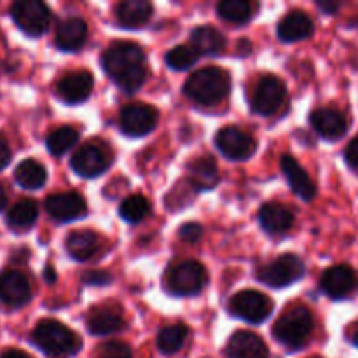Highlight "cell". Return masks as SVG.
<instances>
[{
    "label": "cell",
    "mask_w": 358,
    "mask_h": 358,
    "mask_svg": "<svg viewBox=\"0 0 358 358\" xmlns=\"http://www.w3.org/2000/svg\"><path fill=\"white\" fill-rule=\"evenodd\" d=\"M7 203V196H6V191L2 189V185H0V212L3 210V206H6Z\"/></svg>",
    "instance_id": "cell-43"
},
{
    "label": "cell",
    "mask_w": 358,
    "mask_h": 358,
    "mask_svg": "<svg viewBox=\"0 0 358 358\" xmlns=\"http://www.w3.org/2000/svg\"><path fill=\"white\" fill-rule=\"evenodd\" d=\"M31 289L27 276L16 269L0 275V303L9 308H21L30 301Z\"/></svg>",
    "instance_id": "cell-15"
},
{
    "label": "cell",
    "mask_w": 358,
    "mask_h": 358,
    "mask_svg": "<svg viewBox=\"0 0 358 358\" xmlns=\"http://www.w3.org/2000/svg\"><path fill=\"white\" fill-rule=\"evenodd\" d=\"M178 236H180V240L189 241V243H194V241H198L199 238L203 236V227L199 226L198 222H187L180 227Z\"/></svg>",
    "instance_id": "cell-36"
},
{
    "label": "cell",
    "mask_w": 358,
    "mask_h": 358,
    "mask_svg": "<svg viewBox=\"0 0 358 358\" xmlns=\"http://www.w3.org/2000/svg\"><path fill=\"white\" fill-rule=\"evenodd\" d=\"M37 217H38L37 203L31 201V199H23V201L16 203V205L7 212L6 219L10 229L24 231V229H30V227L34 226Z\"/></svg>",
    "instance_id": "cell-30"
},
{
    "label": "cell",
    "mask_w": 358,
    "mask_h": 358,
    "mask_svg": "<svg viewBox=\"0 0 358 358\" xmlns=\"http://www.w3.org/2000/svg\"><path fill=\"white\" fill-rule=\"evenodd\" d=\"M318 7H320V9L324 10V13L334 14L336 10H338L339 7H341V3H339V2H318Z\"/></svg>",
    "instance_id": "cell-40"
},
{
    "label": "cell",
    "mask_w": 358,
    "mask_h": 358,
    "mask_svg": "<svg viewBox=\"0 0 358 358\" xmlns=\"http://www.w3.org/2000/svg\"><path fill=\"white\" fill-rule=\"evenodd\" d=\"M231 91V76L219 66L199 69L185 80L184 93L189 100L198 105L212 107L226 100Z\"/></svg>",
    "instance_id": "cell-2"
},
{
    "label": "cell",
    "mask_w": 358,
    "mask_h": 358,
    "mask_svg": "<svg viewBox=\"0 0 358 358\" xmlns=\"http://www.w3.org/2000/svg\"><path fill=\"white\" fill-rule=\"evenodd\" d=\"M77 140H79V131L76 128H70V126H63V128H58L52 133H49L45 145H48L49 152L52 156H63L66 150H70L76 145Z\"/></svg>",
    "instance_id": "cell-32"
},
{
    "label": "cell",
    "mask_w": 358,
    "mask_h": 358,
    "mask_svg": "<svg viewBox=\"0 0 358 358\" xmlns=\"http://www.w3.org/2000/svg\"><path fill=\"white\" fill-rule=\"evenodd\" d=\"M282 171L287 177V180H289L290 189H292L301 199H304V201H311V199L315 198V194H317V187H315L310 175H308L306 171L303 170V166L297 163L296 157L285 154V156L282 157Z\"/></svg>",
    "instance_id": "cell-21"
},
{
    "label": "cell",
    "mask_w": 358,
    "mask_h": 358,
    "mask_svg": "<svg viewBox=\"0 0 358 358\" xmlns=\"http://www.w3.org/2000/svg\"><path fill=\"white\" fill-rule=\"evenodd\" d=\"M208 283V275L198 261H182L168 269L164 276V289L173 296H194Z\"/></svg>",
    "instance_id": "cell-5"
},
{
    "label": "cell",
    "mask_w": 358,
    "mask_h": 358,
    "mask_svg": "<svg viewBox=\"0 0 358 358\" xmlns=\"http://www.w3.org/2000/svg\"><path fill=\"white\" fill-rule=\"evenodd\" d=\"M0 358H31V357L27 355L24 352H21V350H7V352L2 353V357Z\"/></svg>",
    "instance_id": "cell-41"
},
{
    "label": "cell",
    "mask_w": 358,
    "mask_h": 358,
    "mask_svg": "<svg viewBox=\"0 0 358 358\" xmlns=\"http://www.w3.org/2000/svg\"><path fill=\"white\" fill-rule=\"evenodd\" d=\"M110 164V156L98 143H86L70 159V166L84 178H94L103 173Z\"/></svg>",
    "instance_id": "cell-12"
},
{
    "label": "cell",
    "mask_w": 358,
    "mask_h": 358,
    "mask_svg": "<svg viewBox=\"0 0 358 358\" xmlns=\"http://www.w3.org/2000/svg\"><path fill=\"white\" fill-rule=\"evenodd\" d=\"M199 55L192 45H177L166 55V65L173 70H187L194 66Z\"/></svg>",
    "instance_id": "cell-34"
},
{
    "label": "cell",
    "mask_w": 358,
    "mask_h": 358,
    "mask_svg": "<svg viewBox=\"0 0 358 358\" xmlns=\"http://www.w3.org/2000/svg\"><path fill=\"white\" fill-rule=\"evenodd\" d=\"M320 287L331 299H345L358 289V273L346 264L332 266L322 275Z\"/></svg>",
    "instance_id": "cell-13"
},
{
    "label": "cell",
    "mask_w": 358,
    "mask_h": 358,
    "mask_svg": "<svg viewBox=\"0 0 358 358\" xmlns=\"http://www.w3.org/2000/svg\"><path fill=\"white\" fill-rule=\"evenodd\" d=\"M110 282H112V276L105 271H86L83 275L84 285L103 287V285H108Z\"/></svg>",
    "instance_id": "cell-37"
},
{
    "label": "cell",
    "mask_w": 358,
    "mask_h": 358,
    "mask_svg": "<svg viewBox=\"0 0 358 358\" xmlns=\"http://www.w3.org/2000/svg\"><path fill=\"white\" fill-rule=\"evenodd\" d=\"M87 38V24L80 17H66L56 30V45L66 52H76L84 48Z\"/></svg>",
    "instance_id": "cell-20"
},
{
    "label": "cell",
    "mask_w": 358,
    "mask_h": 358,
    "mask_svg": "<svg viewBox=\"0 0 358 358\" xmlns=\"http://www.w3.org/2000/svg\"><path fill=\"white\" fill-rule=\"evenodd\" d=\"M306 273V266L301 261L297 255L285 254L280 255L269 264L262 266L257 271L259 282L266 283V285L273 287V289H282V287L292 285V283L299 282Z\"/></svg>",
    "instance_id": "cell-6"
},
{
    "label": "cell",
    "mask_w": 358,
    "mask_h": 358,
    "mask_svg": "<svg viewBox=\"0 0 358 358\" xmlns=\"http://www.w3.org/2000/svg\"><path fill=\"white\" fill-rule=\"evenodd\" d=\"M152 3L145 0H124L115 9L117 23L124 28L143 27L152 16Z\"/></svg>",
    "instance_id": "cell-24"
},
{
    "label": "cell",
    "mask_w": 358,
    "mask_h": 358,
    "mask_svg": "<svg viewBox=\"0 0 358 358\" xmlns=\"http://www.w3.org/2000/svg\"><path fill=\"white\" fill-rule=\"evenodd\" d=\"M313 332V313L306 306H294L283 311L273 327V336L285 348L297 352L308 345Z\"/></svg>",
    "instance_id": "cell-3"
},
{
    "label": "cell",
    "mask_w": 358,
    "mask_h": 358,
    "mask_svg": "<svg viewBox=\"0 0 358 358\" xmlns=\"http://www.w3.org/2000/svg\"><path fill=\"white\" fill-rule=\"evenodd\" d=\"M150 213V203L143 196H129L121 203L119 215L129 224H138Z\"/></svg>",
    "instance_id": "cell-33"
},
{
    "label": "cell",
    "mask_w": 358,
    "mask_h": 358,
    "mask_svg": "<svg viewBox=\"0 0 358 358\" xmlns=\"http://www.w3.org/2000/svg\"><path fill=\"white\" fill-rule=\"evenodd\" d=\"M14 178H16L17 185H21L23 189L35 191V189H41L45 184L48 171L35 159H24L17 164L16 171H14Z\"/></svg>",
    "instance_id": "cell-28"
},
{
    "label": "cell",
    "mask_w": 358,
    "mask_h": 358,
    "mask_svg": "<svg viewBox=\"0 0 358 358\" xmlns=\"http://www.w3.org/2000/svg\"><path fill=\"white\" fill-rule=\"evenodd\" d=\"M215 145L227 159L233 161L248 159L257 150V142L254 136L236 126H227L220 129L215 136Z\"/></svg>",
    "instance_id": "cell-11"
},
{
    "label": "cell",
    "mask_w": 358,
    "mask_h": 358,
    "mask_svg": "<svg viewBox=\"0 0 358 358\" xmlns=\"http://www.w3.org/2000/svg\"><path fill=\"white\" fill-rule=\"evenodd\" d=\"M187 336L189 329L184 324L168 325V327L161 329L159 336H157V348L164 355H175L184 348Z\"/></svg>",
    "instance_id": "cell-31"
},
{
    "label": "cell",
    "mask_w": 358,
    "mask_h": 358,
    "mask_svg": "<svg viewBox=\"0 0 358 358\" xmlns=\"http://www.w3.org/2000/svg\"><path fill=\"white\" fill-rule=\"evenodd\" d=\"M226 353L229 358H269L266 343L257 334L248 331L234 332L227 343Z\"/></svg>",
    "instance_id": "cell-19"
},
{
    "label": "cell",
    "mask_w": 358,
    "mask_h": 358,
    "mask_svg": "<svg viewBox=\"0 0 358 358\" xmlns=\"http://www.w3.org/2000/svg\"><path fill=\"white\" fill-rule=\"evenodd\" d=\"M105 73L126 93H135L142 87L147 77V58L138 44L117 41L105 49L101 56Z\"/></svg>",
    "instance_id": "cell-1"
},
{
    "label": "cell",
    "mask_w": 358,
    "mask_h": 358,
    "mask_svg": "<svg viewBox=\"0 0 358 358\" xmlns=\"http://www.w3.org/2000/svg\"><path fill=\"white\" fill-rule=\"evenodd\" d=\"M98 358H133V353L126 343L110 341L101 346Z\"/></svg>",
    "instance_id": "cell-35"
},
{
    "label": "cell",
    "mask_w": 358,
    "mask_h": 358,
    "mask_svg": "<svg viewBox=\"0 0 358 358\" xmlns=\"http://www.w3.org/2000/svg\"><path fill=\"white\" fill-rule=\"evenodd\" d=\"M287 100V87L282 79L266 76L259 80L252 96V110L259 115H273L283 107Z\"/></svg>",
    "instance_id": "cell-9"
},
{
    "label": "cell",
    "mask_w": 358,
    "mask_h": 358,
    "mask_svg": "<svg viewBox=\"0 0 358 358\" xmlns=\"http://www.w3.org/2000/svg\"><path fill=\"white\" fill-rule=\"evenodd\" d=\"M44 278L48 283H55L56 282V271L51 268V266H48V268L44 269Z\"/></svg>",
    "instance_id": "cell-42"
},
{
    "label": "cell",
    "mask_w": 358,
    "mask_h": 358,
    "mask_svg": "<svg viewBox=\"0 0 358 358\" xmlns=\"http://www.w3.org/2000/svg\"><path fill=\"white\" fill-rule=\"evenodd\" d=\"M45 210L51 219L58 222H70L86 215L87 205L83 196L77 192H62L45 199Z\"/></svg>",
    "instance_id": "cell-14"
},
{
    "label": "cell",
    "mask_w": 358,
    "mask_h": 358,
    "mask_svg": "<svg viewBox=\"0 0 358 358\" xmlns=\"http://www.w3.org/2000/svg\"><path fill=\"white\" fill-rule=\"evenodd\" d=\"M93 76L90 72H86V70H79V72H72L58 80V84H56V94L65 103H83V101H86L90 98L91 91H93Z\"/></svg>",
    "instance_id": "cell-16"
},
{
    "label": "cell",
    "mask_w": 358,
    "mask_h": 358,
    "mask_svg": "<svg viewBox=\"0 0 358 358\" xmlns=\"http://www.w3.org/2000/svg\"><path fill=\"white\" fill-rule=\"evenodd\" d=\"M159 114L154 107L145 103H129L126 105L119 115V126L124 135L138 138L145 136L156 128Z\"/></svg>",
    "instance_id": "cell-10"
},
{
    "label": "cell",
    "mask_w": 358,
    "mask_h": 358,
    "mask_svg": "<svg viewBox=\"0 0 358 358\" xmlns=\"http://www.w3.org/2000/svg\"><path fill=\"white\" fill-rule=\"evenodd\" d=\"M257 7V3L247 2V0H224L217 6V13L227 23L243 24L255 16Z\"/></svg>",
    "instance_id": "cell-29"
},
{
    "label": "cell",
    "mask_w": 358,
    "mask_h": 358,
    "mask_svg": "<svg viewBox=\"0 0 358 358\" xmlns=\"http://www.w3.org/2000/svg\"><path fill=\"white\" fill-rule=\"evenodd\" d=\"M259 222L269 234H285L294 226V213L280 203H266L259 212Z\"/></svg>",
    "instance_id": "cell-23"
},
{
    "label": "cell",
    "mask_w": 358,
    "mask_h": 358,
    "mask_svg": "<svg viewBox=\"0 0 358 358\" xmlns=\"http://www.w3.org/2000/svg\"><path fill=\"white\" fill-rule=\"evenodd\" d=\"M10 16L17 28L30 37H41L51 24V10L44 2H38V0L16 2L10 9Z\"/></svg>",
    "instance_id": "cell-7"
},
{
    "label": "cell",
    "mask_w": 358,
    "mask_h": 358,
    "mask_svg": "<svg viewBox=\"0 0 358 358\" xmlns=\"http://www.w3.org/2000/svg\"><path fill=\"white\" fill-rule=\"evenodd\" d=\"M353 345H355L358 348V329L355 331V334H353Z\"/></svg>",
    "instance_id": "cell-44"
},
{
    "label": "cell",
    "mask_w": 358,
    "mask_h": 358,
    "mask_svg": "<svg viewBox=\"0 0 358 358\" xmlns=\"http://www.w3.org/2000/svg\"><path fill=\"white\" fill-rule=\"evenodd\" d=\"M10 161V149L6 143V140L0 138V170L6 168Z\"/></svg>",
    "instance_id": "cell-39"
},
{
    "label": "cell",
    "mask_w": 358,
    "mask_h": 358,
    "mask_svg": "<svg viewBox=\"0 0 358 358\" xmlns=\"http://www.w3.org/2000/svg\"><path fill=\"white\" fill-rule=\"evenodd\" d=\"M189 180L196 191H208L219 182V170L212 156H201L189 164Z\"/></svg>",
    "instance_id": "cell-25"
},
{
    "label": "cell",
    "mask_w": 358,
    "mask_h": 358,
    "mask_svg": "<svg viewBox=\"0 0 358 358\" xmlns=\"http://www.w3.org/2000/svg\"><path fill=\"white\" fill-rule=\"evenodd\" d=\"M278 37L282 42H299L311 37L313 21L303 10H290L278 23Z\"/></svg>",
    "instance_id": "cell-22"
},
{
    "label": "cell",
    "mask_w": 358,
    "mask_h": 358,
    "mask_svg": "<svg viewBox=\"0 0 358 358\" xmlns=\"http://www.w3.org/2000/svg\"><path fill=\"white\" fill-rule=\"evenodd\" d=\"M191 45L198 55L217 56L226 49V37L213 27H198L191 34Z\"/></svg>",
    "instance_id": "cell-27"
},
{
    "label": "cell",
    "mask_w": 358,
    "mask_h": 358,
    "mask_svg": "<svg viewBox=\"0 0 358 358\" xmlns=\"http://www.w3.org/2000/svg\"><path fill=\"white\" fill-rule=\"evenodd\" d=\"M311 126L325 140H339L348 131V121L338 108L322 107L311 114Z\"/></svg>",
    "instance_id": "cell-17"
},
{
    "label": "cell",
    "mask_w": 358,
    "mask_h": 358,
    "mask_svg": "<svg viewBox=\"0 0 358 358\" xmlns=\"http://www.w3.org/2000/svg\"><path fill=\"white\" fill-rule=\"evenodd\" d=\"M229 311L248 324H261L273 313V301L257 290H241L231 299Z\"/></svg>",
    "instance_id": "cell-8"
},
{
    "label": "cell",
    "mask_w": 358,
    "mask_h": 358,
    "mask_svg": "<svg viewBox=\"0 0 358 358\" xmlns=\"http://www.w3.org/2000/svg\"><path fill=\"white\" fill-rule=\"evenodd\" d=\"M31 341L45 355L55 358L70 357L80 348L79 338L56 320H42L31 332Z\"/></svg>",
    "instance_id": "cell-4"
},
{
    "label": "cell",
    "mask_w": 358,
    "mask_h": 358,
    "mask_svg": "<svg viewBox=\"0 0 358 358\" xmlns=\"http://www.w3.org/2000/svg\"><path fill=\"white\" fill-rule=\"evenodd\" d=\"M345 157H346V163H348L350 166L358 168V136H355V138L350 142V145L346 147Z\"/></svg>",
    "instance_id": "cell-38"
},
{
    "label": "cell",
    "mask_w": 358,
    "mask_h": 358,
    "mask_svg": "<svg viewBox=\"0 0 358 358\" xmlns=\"http://www.w3.org/2000/svg\"><path fill=\"white\" fill-rule=\"evenodd\" d=\"M66 252L76 261H87L93 257L100 247V238L93 231H73L66 236Z\"/></svg>",
    "instance_id": "cell-26"
},
{
    "label": "cell",
    "mask_w": 358,
    "mask_h": 358,
    "mask_svg": "<svg viewBox=\"0 0 358 358\" xmlns=\"http://www.w3.org/2000/svg\"><path fill=\"white\" fill-rule=\"evenodd\" d=\"M87 331L94 336H108L124 329L126 322L121 310L117 306L103 304V306H94L87 313Z\"/></svg>",
    "instance_id": "cell-18"
}]
</instances>
